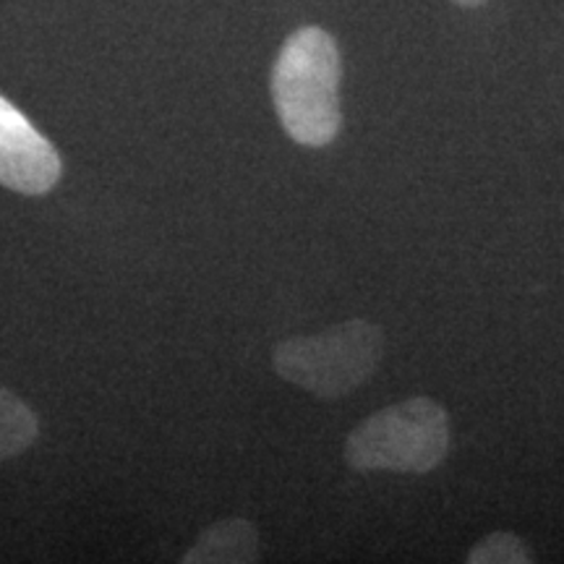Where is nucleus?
Wrapping results in <instances>:
<instances>
[{
	"instance_id": "f257e3e1",
	"label": "nucleus",
	"mask_w": 564,
	"mask_h": 564,
	"mask_svg": "<svg viewBox=\"0 0 564 564\" xmlns=\"http://www.w3.org/2000/svg\"><path fill=\"white\" fill-rule=\"evenodd\" d=\"M340 51L322 26H301L280 47L272 68V100L288 137L327 147L340 133Z\"/></svg>"
},
{
	"instance_id": "f03ea898",
	"label": "nucleus",
	"mask_w": 564,
	"mask_h": 564,
	"mask_svg": "<svg viewBox=\"0 0 564 564\" xmlns=\"http://www.w3.org/2000/svg\"><path fill=\"white\" fill-rule=\"evenodd\" d=\"M449 453V419L440 403L411 398L373 413L345 442L352 470L429 474Z\"/></svg>"
},
{
	"instance_id": "7ed1b4c3",
	"label": "nucleus",
	"mask_w": 564,
	"mask_h": 564,
	"mask_svg": "<svg viewBox=\"0 0 564 564\" xmlns=\"http://www.w3.org/2000/svg\"><path fill=\"white\" fill-rule=\"evenodd\" d=\"M384 337L377 324L350 319L322 335L291 337L272 350L278 377L322 400H337L377 371Z\"/></svg>"
},
{
	"instance_id": "20e7f679",
	"label": "nucleus",
	"mask_w": 564,
	"mask_h": 564,
	"mask_svg": "<svg viewBox=\"0 0 564 564\" xmlns=\"http://www.w3.org/2000/svg\"><path fill=\"white\" fill-rule=\"evenodd\" d=\"M61 154L17 105L0 95V186L40 196L58 183Z\"/></svg>"
},
{
	"instance_id": "39448f33",
	"label": "nucleus",
	"mask_w": 564,
	"mask_h": 564,
	"mask_svg": "<svg viewBox=\"0 0 564 564\" xmlns=\"http://www.w3.org/2000/svg\"><path fill=\"white\" fill-rule=\"evenodd\" d=\"M259 560V533L243 518L220 520L199 535L192 552L183 556L188 564H246Z\"/></svg>"
},
{
	"instance_id": "423d86ee",
	"label": "nucleus",
	"mask_w": 564,
	"mask_h": 564,
	"mask_svg": "<svg viewBox=\"0 0 564 564\" xmlns=\"http://www.w3.org/2000/svg\"><path fill=\"white\" fill-rule=\"evenodd\" d=\"M37 415L24 400L9 390H0V463L24 453L37 440Z\"/></svg>"
},
{
	"instance_id": "0eeeda50",
	"label": "nucleus",
	"mask_w": 564,
	"mask_h": 564,
	"mask_svg": "<svg viewBox=\"0 0 564 564\" xmlns=\"http://www.w3.org/2000/svg\"><path fill=\"white\" fill-rule=\"evenodd\" d=\"M470 564H531L533 554L520 535L510 531L489 533L470 549Z\"/></svg>"
},
{
	"instance_id": "6e6552de",
	"label": "nucleus",
	"mask_w": 564,
	"mask_h": 564,
	"mask_svg": "<svg viewBox=\"0 0 564 564\" xmlns=\"http://www.w3.org/2000/svg\"><path fill=\"white\" fill-rule=\"evenodd\" d=\"M455 6H463V9H474V6H481L486 0H453Z\"/></svg>"
}]
</instances>
